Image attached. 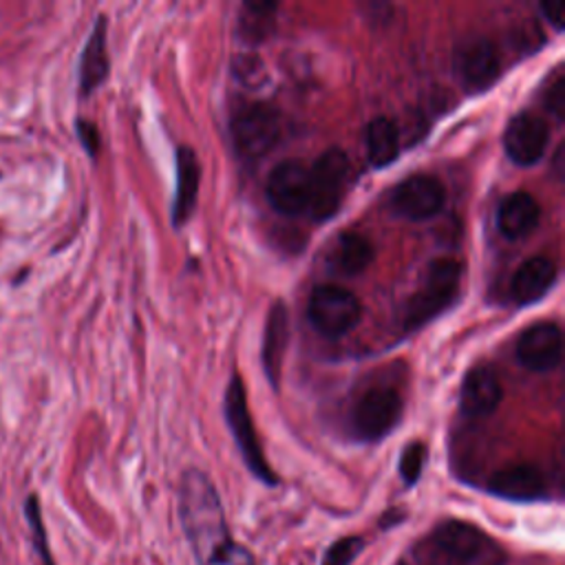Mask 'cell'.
I'll return each mask as SVG.
<instances>
[{
  "instance_id": "obj_20",
  "label": "cell",
  "mask_w": 565,
  "mask_h": 565,
  "mask_svg": "<svg viewBox=\"0 0 565 565\" xmlns=\"http://www.w3.org/2000/svg\"><path fill=\"white\" fill-rule=\"evenodd\" d=\"M107 19L100 17L91 30V36L85 45L80 61V91L83 96H91L109 76V50H107Z\"/></svg>"
},
{
  "instance_id": "obj_5",
  "label": "cell",
  "mask_w": 565,
  "mask_h": 565,
  "mask_svg": "<svg viewBox=\"0 0 565 565\" xmlns=\"http://www.w3.org/2000/svg\"><path fill=\"white\" fill-rule=\"evenodd\" d=\"M281 113L265 102H248L232 113L230 135L237 153L243 160H259L274 151L281 140Z\"/></svg>"
},
{
  "instance_id": "obj_22",
  "label": "cell",
  "mask_w": 565,
  "mask_h": 565,
  "mask_svg": "<svg viewBox=\"0 0 565 565\" xmlns=\"http://www.w3.org/2000/svg\"><path fill=\"white\" fill-rule=\"evenodd\" d=\"M276 3H246L239 12L237 39L250 47L263 45L276 30Z\"/></svg>"
},
{
  "instance_id": "obj_31",
  "label": "cell",
  "mask_w": 565,
  "mask_h": 565,
  "mask_svg": "<svg viewBox=\"0 0 565 565\" xmlns=\"http://www.w3.org/2000/svg\"><path fill=\"white\" fill-rule=\"evenodd\" d=\"M78 138L83 142V146L87 149V153L91 157L98 155L100 151V131L94 122H87V120H78Z\"/></svg>"
},
{
  "instance_id": "obj_9",
  "label": "cell",
  "mask_w": 565,
  "mask_h": 565,
  "mask_svg": "<svg viewBox=\"0 0 565 565\" xmlns=\"http://www.w3.org/2000/svg\"><path fill=\"white\" fill-rule=\"evenodd\" d=\"M446 191L431 175H413L400 182L391 193V210L406 221H426L442 213Z\"/></svg>"
},
{
  "instance_id": "obj_1",
  "label": "cell",
  "mask_w": 565,
  "mask_h": 565,
  "mask_svg": "<svg viewBox=\"0 0 565 565\" xmlns=\"http://www.w3.org/2000/svg\"><path fill=\"white\" fill-rule=\"evenodd\" d=\"M180 521L199 565H206L232 539L215 483L191 468L180 481Z\"/></svg>"
},
{
  "instance_id": "obj_13",
  "label": "cell",
  "mask_w": 565,
  "mask_h": 565,
  "mask_svg": "<svg viewBox=\"0 0 565 565\" xmlns=\"http://www.w3.org/2000/svg\"><path fill=\"white\" fill-rule=\"evenodd\" d=\"M519 362L534 373H547L561 365L563 334L556 323H536L517 340Z\"/></svg>"
},
{
  "instance_id": "obj_12",
  "label": "cell",
  "mask_w": 565,
  "mask_h": 565,
  "mask_svg": "<svg viewBox=\"0 0 565 565\" xmlns=\"http://www.w3.org/2000/svg\"><path fill=\"white\" fill-rule=\"evenodd\" d=\"M550 144V127L543 118L519 113L508 122L503 133V149L512 164L534 166L543 160Z\"/></svg>"
},
{
  "instance_id": "obj_7",
  "label": "cell",
  "mask_w": 565,
  "mask_h": 565,
  "mask_svg": "<svg viewBox=\"0 0 565 565\" xmlns=\"http://www.w3.org/2000/svg\"><path fill=\"white\" fill-rule=\"evenodd\" d=\"M309 323L327 338H340L351 332L362 316V305L354 292L340 285H320L309 298Z\"/></svg>"
},
{
  "instance_id": "obj_30",
  "label": "cell",
  "mask_w": 565,
  "mask_h": 565,
  "mask_svg": "<svg viewBox=\"0 0 565 565\" xmlns=\"http://www.w3.org/2000/svg\"><path fill=\"white\" fill-rule=\"evenodd\" d=\"M545 109L558 120L563 122V116H565V78L558 76L550 89H547V96H545Z\"/></svg>"
},
{
  "instance_id": "obj_14",
  "label": "cell",
  "mask_w": 565,
  "mask_h": 565,
  "mask_svg": "<svg viewBox=\"0 0 565 565\" xmlns=\"http://www.w3.org/2000/svg\"><path fill=\"white\" fill-rule=\"evenodd\" d=\"M488 492L514 501V503H530L541 501L547 497V486L543 472L532 464H514L497 470L488 479Z\"/></svg>"
},
{
  "instance_id": "obj_25",
  "label": "cell",
  "mask_w": 565,
  "mask_h": 565,
  "mask_svg": "<svg viewBox=\"0 0 565 565\" xmlns=\"http://www.w3.org/2000/svg\"><path fill=\"white\" fill-rule=\"evenodd\" d=\"M426 457H428V448L426 444L422 442H413L409 444L402 455H400V464H398V470H400V477L404 481V486L413 488L420 477H422V470L426 466Z\"/></svg>"
},
{
  "instance_id": "obj_21",
  "label": "cell",
  "mask_w": 565,
  "mask_h": 565,
  "mask_svg": "<svg viewBox=\"0 0 565 565\" xmlns=\"http://www.w3.org/2000/svg\"><path fill=\"white\" fill-rule=\"evenodd\" d=\"M371 261H373V246L367 237L358 232L340 235L327 254L329 270L340 276H356L365 272L371 265Z\"/></svg>"
},
{
  "instance_id": "obj_19",
  "label": "cell",
  "mask_w": 565,
  "mask_h": 565,
  "mask_svg": "<svg viewBox=\"0 0 565 565\" xmlns=\"http://www.w3.org/2000/svg\"><path fill=\"white\" fill-rule=\"evenodd\" d=\"M541 219V208L530 193H512L508 195L497 210V228L506 239L519 241L525 239Z\"/></svg>"
},
{
  "instance_id": "obj_4",
  "label": "cell",
  "mask_w": 565,
  "mask_h": 565,
  "mask_svg": "<svg viewBox=\"0 0 565 565\" xmlns=\"http://www.w3.org/2000/svg\"><path fill=\"white\" fill-rule=\"evenodd\" d=\"M224 409H226L228 426H230V431L235 435V442H237V446H239V450L243 455V461H246L248 470L259 481H263L265 486H279V477L272 470V466L268 464L265 453L261 448V442H259V435H257L250 409H248L246 387H243V380L239 376H235L228 382Z\"/></svg>"
},
{
  "instance_id": "obj_29",
  "label": "cell",
  "mask_w": 565,
  "mask_h": 565,
  "mask_svg": "<svg viewBox=\"0 0 565 565\" xmlns=\"http://www.w3.org/2000/svg\"><path fill=\"white\" fill-rule=\"evenodd\" d=\"M206 565H257V558L252 550H248L237 541H230Z\"/></svg>"
},
{
  "instance_id": "obj_2",
  "label": "cell",
  "mask_w": 565,
  "mask_h": 565,
  "mask_svg": "<svg viewBox=\"0 0 565 565\" xmlns=\"http://www.w3.org/2000/svg\"><path fill=\"white\" fill-rule=\"evenodd\" d=\"M461 274H464V268L455 259L433 261L426 270L422 287L406 303V309L402 316L404 329L417 332L420 327L437 318L444 309H448L459 294Z\"/></svg>"
},
{
  "instance_id": "obj_15",
  "label": "cell",
  "mask_w": 565,
  "mask_h": 565,
  "mask_svg": "<svg viewBox=\"0 0 565 565\" xmlns=\"http://www.w3.org/2000/svg\"><path fill=\"white\" fill-rule=\"evenodd\" d=\"M503 389L497 373L490 367H475L468 371L461 384L459 409L468 417H488L501 404Z\"/></svg>"
},
{
  "instance_id": "obj_23",
  "label": "cell",
  "mask_w": 565,
  "mask_h": 565,
  "mask_svg": "<svg viewBox=\"0 0 565 565\" xmlns=\"http://www.w3.org/2000/svg\"><path fill=\"white\" fill-rule=\"evenodd\" d=\"M400 155V131L393 120L376 118L367 127V157L373 169H387Z\"/></svg>"
},
{
  "instance_id": "obj_27",
  "label": "cell",
  "mask_w": 565,
  "mask_h": 565,
  "mask_svg": "<svg viewBox=\"0 0 565 565\" xmlns=\"http://www.w3.org/2000/svg\"><path fill=\"white\" fill-rule=\"evenodd\" d=\"M406 561H409V565H461L446 550H442L437 543H433L428 536L411 547Z\"/></svg>"
},
{
  "instance_id": "obj_6",
  "label": "cell",
  "mask_w": 565,
  "mask_h": 565,
  "mask_svg": "<svg viewBox=\"0 0 565 565\" xmlns=\"http://www.w3.org/2000/svg\"><path fill=\"white\" fill-rule=\"evenodd\" d=\"M428 539L461 565H506L508 561L503 547L495 543L481 528L468 521H442L435 525Z\"/></svg>"
},
{
  "instance_id": "obj_24",
  "label": "cell",
  "mask_w": 565,
  "mask_h": 565,
  "mask_svg": "<svg viewBox=\"0 0 565 565\" xmlns=\"http://www.w3.org/2000/svg\"><path fill=\"white\" fill-rule=\"evenodd\" d=\"M25 514H28V521H30V528H32V536H34V547L41 556V563L43 565H56V561L52 558V547H50V539H47V528H45V521H43V512H41V503H39V497L32 495L25 503Z\"/></svg>"
},
{
  "instance_id": "obj_28",
  "label": "cell",
  "mask_w": 565,
  "mask_h": 565,
  "mask_svg": "<svg viewBox=\"0 0 565 565\" xmlns=\"http://www.w3.org/2000/svg\"><path fill=\"white\" fill-rule=\"evenodd\" d=\"M232 72H235V78L241 85L250 87V89H254V87L265 83V67H263V63L257 56H250V54L239 56L232 63Z\"/></svg>"
},
{
  "instance_id": "obj_16",
  "label": "cell",
  "mask_w": 565,
  "mask_h": 565,
  "mask_svg": "<svg viewBox=\"0 0 565 565\" xmlns=\"http://www.w3.org/2000/svg\"><path fill=\"white\" fill-rule=\"evenodd\" d=\"M287 343H290L287 307L281 301H276L268 312V320H265V329H263V347H261L263 371L274 389L279 387V380H281Z\"/></svg>"
},
{
  "instance_id": "obj_18",
  "label": "cell",
  "mask_w": 565,
  "mask_h": 565,
  "mask_svg": "<svg viewBox=\"0 0 565 565\" xmlns=\"http://www.w3.org/2000/svg\"><path fill=\"white\" fill-rule=\"evenodd\" d=\"M556 283V265L545 257L528 259L512 276L510 296L517 305L539 303Z\"/></svg>"
},
{
  "instance_id": "obj_10",
  "label": "cell",
  "mask_w": 565,
  "mask_h": 565,
  "mask_svg": "<svg viewBox=\"0 0 565 565\" xmlns=\"http://www.w3.org/2000/svg\"><path fill=\"white\" fill-rule=\"evenodd\" d=\"M268 202L285 217L307 215L309 204V169L296 160L281 162L268 177Z\"/></svg>"
},
{
  "instance_id": "obj_3",
  "label": "cell",
  "mask_w": 565,
  "mask_h": 565,
  "mask_svg": "<svg viewBox=\"0 0 565 565\" xmlns=\"http://www.w3.org/2000/svg\"><path fill=\"white\" fill-rule=\"evenodd\" d=\"M351 186L349 157L340 149L325 151L309 169V204L307 215L314 221L332 219Z\"/></svg>"
},
{
  "instance_id": "obj_8",
  "label": "cell",
  "mask_w": 565,
  "mask_h": 565,
  "mask_svg": "<svg viewBox=\"0 0 565 565\" xmlns=\"http://www.w3.org/2000/svg\"><path fill=\"white\" fill-rule=\"evenodd\" d=\"M402 411L404 402L395 389H371L354 406L351 433L360 442H380L398 426Z\"/></svg>"
},
{
  "instance_id": "obj_11",
  "label": "cell",
  "mask_w": 565,
  "mask_h": 565,
  "mask_svg": "<svg viewBox=\"0 0 565 565\" xmlns=\"http://www.w3.org/2000/svg\"><path fill=\"white\" fill-rule=\"evenodd\" d=\"M455 72L466 91L481 94L497 83L501 74V61L490 41L468 39L455 54Z\"/></svg>"
},
{
  "instance_id": "obj_32",
  "label": "cell",
  "mask_w": 565,
  "mask_h": 565,
  "mask_svg": "<svg viewBox=\"0 0 565 565\" xmlns=\"http://www.w3.org/2000/svg\"><path fill=\"white\" fill-rule=\"evenodd\" d=\"M539 10L556 32L563 30V3H543Z\"/></svg>"
},
{
  "instance_id": "obj_26",
  "label": "cell",
  "mask_w": 565,
  "mask_h": 565,
  "mask_svg": "<svg viewBox=\"0 0 565 565\" xmlns=\"http://www.w3.org/2000/svg\"><path fill=\"white\" fill-rule=\"evenodd\" d=\"M362 550H365L362 536H343L325 550L320 565H351Z\"/></svg>"
},
{
  "instance_id": "obj_17",
  "label": "cell",
  "mask_w": 565,
  "mask_h": 565,
  "mask_svg": "<svg viewBox=\"0 0 565 565\" xmlns=\"http://www.w3.org/2000/svg\"><path fill=\"white\" fill-rule=\"evenodd\" d=\"M175 157H177V193L173 204V226L182 228L184 224H188V219L197 208L202 166H199L197 153L188 146H180Z\"/></svg>"
}]
</instances>
